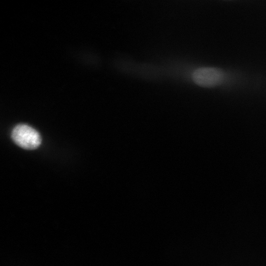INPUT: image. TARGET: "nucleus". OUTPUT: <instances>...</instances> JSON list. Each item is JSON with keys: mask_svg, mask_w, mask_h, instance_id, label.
Listing matches in <instances>:
<instances>
[{"mask_svg": "<svg viewBox=\"0 0 266 266\" xmlns=\"http://www.w3.org/2000/svg\"><path fill=\"white\" fill-rule=\"evenodd\" d=\"M11 137L16 144L25 149H35L41 142V137L38 132L25 124L15 126L12 130Z\"/></svg>", "mask_w": 266, "mask_h": 266, "instance_id": "nucleus-1", "label": "nucleus"}, {"mask_svg": "<svg viewBox=\"0 0 266 266\" xmlns=\"http://www.w3.org/2000/svg\"><path fill=\"white\" fill-rule=\"evenodd\" d=\"M193 80L197 84L203 87H213L222 83L225 74L220 69L214 67H201L195 70Z\"/></svg>", "mask_w": 266, "mask_h": 266, "instance_id": "nucleus-2", "label": "nucleus"}]
</instances>
